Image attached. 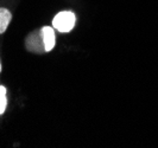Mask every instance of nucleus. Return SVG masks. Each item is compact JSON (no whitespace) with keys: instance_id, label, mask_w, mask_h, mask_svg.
Here are the masks:
<instances>
[{"instance_id":"nucleus-3","label":"nucleus","mask_w":158,"mask_h":148,"mask_svg":"<svg viewBox=\"0 0 158 148\" xmlns=\"http://www.w3.org/2000/svg\"><path fill=\"white\" fill-rule=\"evenodd\" d=\"M42 36H43V40H44V46H45V52L51 51L56 44V38H55V32L54 29L50 26H44L42 30Z\"/></svg>"},{"instance_id":"nucleus-6","label":"nucleus","mask_w":158,"mask_h":148,"mask_svg":"<svg viewBox=\"0 0 158 148\" xmlns=\"http://www.w3.org/2000/svg\"><path fill=\"white\" fill-rule=\"evenodd\" d=\"M0 72H1V64H0Z\"/></svg>"},{"instance_id":"nucleus-5","label":"nucleus","mask_w":158,"mask_h":148,"mask_svg":"<svg viewBox=\"0 0 158 148\" xmlns=\"http://www.w3.org/2000/svg\"><path fill=\"white\" fill-rule=\"evenodd\" d=\"M7 106V98H6V88L0 86V115L4 114Z\"/></svg>"},{"instance_id":"nucleus-1","label":"nucleus","mask_w":158,"mask_h":148,"mask_svg":"<svg viewBox=\"0 0 158 148\" xmlns=\"http://www.w3.org/2000/svg\"><path fill=\"white\" fill-rule=\"evenodd\" d=\"M76 23V17L70 11H63L57 13L52 20V26L58 32L67 33L70 32Z\"/></svg>"},{"instance_id":"nucleus-2","label":"nucleus","mask_w":158,"mask_h":148,"mask_svg":"<svg viewBox=\"0 0 158 148\" xmlns=\"http://www.w3.org/2000/svg\"><path fill=\"white\" fill-rule=\"evenodd\" d=\"M26 49L31 52H35V54L45 52V46H44L42 32H33L26 38Z\"/></svg>"},{"instance_id":"nucleus-4","label":"nucleus","mask_w":158,"mask_h":148,"mask_svg":"<svg viewBox=\"0 0 158 148\" xmlns=\"http://www.w3.org/2000/svg\"><path fill=\"white\" fill-rule=\"evenodd\" d=\"M12 14L6 8H0V34L6 31L7 26L11 23Z\"/></svg>"}]
</instances>
